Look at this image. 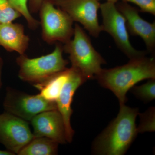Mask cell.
I'll return each mask as SVG.
<instances>
[{
    "mask_svg": "<svg viewBox=\"0 0 155 155\" xmlns=\"http://www.w3.org/2000/svg\"><path fill=\"white\" fill-rule=\"evenodd\" d=\"M15 155L13 153L9 151H4L0 150V155Z\"/></svg>",
    "mask_w": 155,
    "mask_h": 155,
    "instance_id": "cell-23",
    "label": "cell"
},
{
    "mask_svg": "<svg viewBox=\"0 0 155 155\" xmlns=\"http://www.w3.org/2000/svg\"><path fill=\"white\" fill-rule=\"evenodd\" d=\"M43 0H29L28 9L30 13H35L38 12Z\"/></svg>",
    "mask_w": 155,
    "mask_h": 155,
    "instance_id": "cell-21",
    "label": "cell"
},
{
    "mask_svg": "<svg viewBox=\"0 0 155 155\" xmlns=\"http://www.w3.org/2000/svg\"><path fill=\"white\" fill-rule=\"evenodd\" d=\"M39 11L44 41L48 44L57 41L65 44L71 39L74 21L69 14L56 8L51 0H43Z\"/></svg>",
    "mask_w": 155,
    "mask_h": 155,
    "instance_id": "cell-5",
    "label": "cell"
},
{
    "mask_svg": "<svg viewBox=\"0 0 155 155\" xmlns=\"http://www.w3.org/2000/svg\"><path fill=\"white\" fill-rule=\"evenodd\" d=\"M125 2L135 4L140 8L142 12L149 13L155 15V0H121Z\"/></svg>",
    "mask_w": 155,
    "mask_h": 155,
    "instance_id": "cell-20",
    "label": "cell"
},
{
    "mask_svg": "<svg viewBox=\"0 0 155 155\" xmlns=\"http://www.w3.org/2000/svg\"><path fill=\"white\" fill-rule=\"evenodd\" d=\"M74 38L65 43L64 51L69 54L72 67L78 69L87 79H95L102 70L105 60L92 44L83 28L78 24L74 28Z\"/></svg>",
    "mask_w": 155,
    "mask_h": 155,
    "instance_id": "cell-3",
    "label": "cell"
},
{
    "mask_svg": "<svg viewBox=\"0 0 155 155\" xmlns=\"http://www.w3.org/2000/svg\"><path fill=\"white\" fill-rule=\"evenodd\" d=\"M117 117L97 136L92 145V153L98 155H123L138 134L135 121L139 110L119 104Z\"/></svg>",
    "mask_w": 155,
    "mask_h": 155,
    "instance_id": "cell-2",
    "label": "cell"
},
{
    "mask_svg": "<svg viewBox=\"0 0 155 155\" xmlns=\"http://www.w3.org/2000/svg\"><path fill=\"white\" fill-rule=\"evenodd\" d=\"M3 62L2 59L0 57V88L2 85V81H1V77H2V69Z\"/></svg>",
    "mask_w": 155,
    "mask_h": 155,
    "instance_id": "cell-22",
    "label": "cell"
},
{
    "mask_svg": "<svg viewBox=\"0 0 155 155\" xmlns=\"http://www.w3.org/2000/svg\"><path fill=\"white\" fill-rule=\"evenodd\" d=\"M131 89L136 97L144 102H150L155 99V79H149L144 84L134 86Z\"/></svg>",
    "mask_w": 155,
    "mask_h": 155,
    "instance_id": "cell-17",
    "label": "cell"
},
{
    "mask_svg": "<svg viewBox=\"0 0 155 155\" xmlns=\"http://www.w3.org/2000/svg\"><path fill=\"white\" fill-rule=\"evenodd\" d=\"M29 0H8L10 5L26 20L29 28L35 29L40 25L38 20L35 19L31 14L28 5Z\"/></svg>",
    "mask_w": 155,
    "mask_h": 155,
    "instance_id": "cell-16",
    "label": "cell"
},
{
    "mask_svg": "<svg viewBox=\"0 0 155 155\" xmlns=\"http://www.w3.org/2000/svg\"><path fill=\"white\" fill-rule=\"evenodd\" d=\"M21 16L10 5L8 0H0V24L13 22Z\"/></svg>",
    "mask_w": 155,
    "mask_h": 155,
    "instance_id": "cell-19",
    "label": "cell"
},
{
    "mask_svg": "<svg viewBox=\"0 0 155 155\" xmlns=\"http://www.w3.org/2000/svg\"><path fill=\"white\" fill-rule=\"evenodd\" d=\"M138 115L140 120L139 125L137 127V133L155 131V107H151L144 113H139Z\"/></svg>",
    "mask_w": 155,
    "mask_h": 155,
    "instance_id": "cell-18",
    "label": "cell"
},
{
    "mask_svg": "<svg viewBox=\"0 0 155 155\" xmlns=\"http://www.w3.org/2000/svg\"><path fill=\"white\" fill-rule=\"evenodd\" d=\"M100 9L103 19L102 31L111 35L119 49L129 59L146 55V52L136 49L130 43L126 20L116 4L107 2L101 4Z\"/></svg>",
    "mask_w": 155,
    "mask_h": 155,
    "instance_id": "cell-6",
    "label": "cell"
},
{
    "mask_svg": "<svg viewBox=\"0 0 155 155\" xmlns=\"http://www.w3.org/2000/svg\"><path fill=\"white\" fill-rule=\"evenodd\" d=\"M116 5L125 18L128 32L134 36L140 37L144 41L148 51L153 54L155 51V22L150 23L143 19L139 14V10L127 2L122 1Z\"/></svg>",
    "mask_w": 155,
    "mask_h": 155,
    "instance_id": "cell-11",
    "label": "cell"
},
{
    "mask_svg": "<svg viewBox=\"0 0 155 155\" xmlns=\"http://www.w3.org/2000/svg\"><path fill=\"white\" fill-rule=\"evenodd\" d=\"M63 46L57 43L54 51L46 55L30 58L25 54L19 55L16 60L19 78L34 84L67 69L69 62L63 58Z\"/></svg>",
    "mask_w": 155,
    "mask_h": 155,
    "instance_id": "cell-4",
    "label": "cell"
},
{
    "mask_svg": "<svg viewBox=\"0 0 155 155\" xmlns=\"http://www.w3.org/2000/svg\"><path fill=\"white\" fill-rule=\"evenodd\" d=\"M29 40L22 24L13 22L0 24V45L8 51L25 54Z\"/></svg>",
    "mask_w": 155,
    "mask_h": 155,
    "instance_id": "cell-13",
    "label": "cell"
},
{
    "mask_svg": "<svg viewBox=\"0 0 155 155\" xmlns=\"http://www.w3.org/2000/svg\"><path fill=\"white\" fill-rule=\"evenodd\" d=\"M87 80L78 69L71 67L69 68V78L56 101L57 110L64 120L67 142H72L75 133L71 125V117L73 113L71 105L73 96L78 87Z\"/></svg>",
    "mask_w": 155,
    "mask_h": 155,
    "instance_id": "cell-10",
    "label": "cell"
},
{
    "mask_svg": "<svg viewBox=\"0 0 155 155\" xmlns=\"http://www.w3.org/2000/svg\"><path fill=\"white\" fill-rule=\"evenodd\" d=\"M95 79L101 86L114 93L119 104H125L127 92L137 83L145 79H155L154 57L141 56L130 59L122 66L102 69Z\"/></svg>",
    "mask_w": 155,
    "mask_h": 155,
    "instance_id": "cell-1",
    "label": "cell"
},
{
    "mask_svg": "<svg viewBox=\"0 0 155 155\" xmlns=\"http://www.w3.org/2000/svg\"><path fill=\"white\" fill-rule=\"evenodd\" d=\"M27 121L5 112L0 114V143L17 154L33 138Z\"/></svg>",
    "mask_w": 155,
    "mask_h": 155,
    "instance_id": "cell-9",
    "label": "cell"
},
{
    "mask_svg": "<svg viewBox=\"0 0 155 155\" xmlns=\"http://www.w3.org/2000/svg\"><path fill=\"white\" fill-rule=\"evenodd\" d=\"M54 5L69 14L73 21L79 22L94 37L99 36L101 27L99 23L98 0H51Z\"/></svg>",
    "mask_w": 155,
    "mask_h": 155,
    "instance_id": "cell-8",
    "label": "cell"
},
{
    "mask_svg": "<svg viewBox=\"0 0 155 155\" xmlns=\"http://www.w3.org/2000/svg\"><path fill=\"white\" fill-rule=\"evenodd\" d=\"M59 143L45 137H34L18 153L20 155L58 154Z\"/></svg>",
    "mask_w": 155,
    "mask_h": 155,
    "instance_id": "cell-15",
    "label": "cell"
},
{
    "mask_svg": "<svg viewBox=\"0 0 155 155\" xmlns=\"http://www.w3.org/2000/svg\"><path fill=\"white\" fill-rule=\"evenodd\" d=\"M34 137H45L59 144L67 143L64 120L57 110L45 111L31 121Z\"/></svg>",
    "mask_w": 155,
    "mask_h": 155,
    "instance_id": "cell-12",
    "label": "cell"
},
{
    "mask_svg": "<svg viewBox=\"0 0 155 155\" xmlns=\"http://www.w3.org/2000/svg\"><path fill=\"white\" fill-rule=\"evenodd\" d=\"M4 107L6 112L30 122L42 112L57 110L56 102L48 101L39 94H28L11 88L8 89Z\"/></svg>",
    "mask_w": 155,
    "mask_h": 155,
    "instance_id": "cell-7",
    "label": "cell"
},
{
    "mask_svg": "<svg viewBox=\"0 0 155 155\" xmlns=\"http://www.w3.org/2000/svg\"><path fill=\"white\" fill-rule=\"evenodd\" d=\"M69 68H67L41 82L34 84V86L39 91V94L45 100L56 102L69 78Z\"/></svg>",
    "mask_w": 155,
    "mask_h": 155,
    "instance_id": "cell-14",
    "label": "cell"
},
{
    "mask_svg": "<svg viewBox=\"0 0 155 155\" xmlns=\"http://www.w3.org/2000/svg\"><path fill=\"white\" fill-rule=\"evenodd\" d=\"M119 0H107V1L108 2H110L116 3Z\"/></svg>",
    "mask_w": 155,
    "mask_h": 155,
    "instance_id": "cell-24",
    "label": "cell"
}]
</instances>
